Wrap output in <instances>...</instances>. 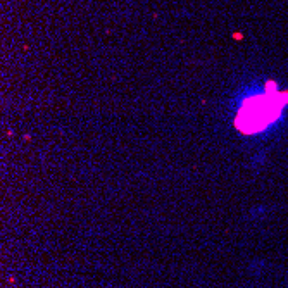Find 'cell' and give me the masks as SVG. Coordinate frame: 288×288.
Returning a JSON list of instances; mask_svg holds the SVG:
<instances>
[{"label":"cell","instance_id":"6da1fadb","mask_svg":"<svg viewBox=\"0 0 288 288\" xmlns=\"http://www.w3.org/2000/svg\"><path fill=\"white\" fill-rule=\"evenodd\" d=\"M285 105H288V92L255 95L242 104L235 124L242 133H259L280 117Z\"/></svg>","mask_w":288,"mask_h":288},{"label":"cell","instance_id":"7a4b0ae2","mask_svg":"<svg viewBox=\"0 0 288 288\" xmlns=\"http://www.w3.org/2000/svg\"><path fill=\"white\" fill-rule=\"evenodd\" d=\"M231 38H233V40H242V38H243V34H242L240 31H236V33L231 34Z\"/></svg>","mask_w":288,"mask_h":288}]
</instances>
